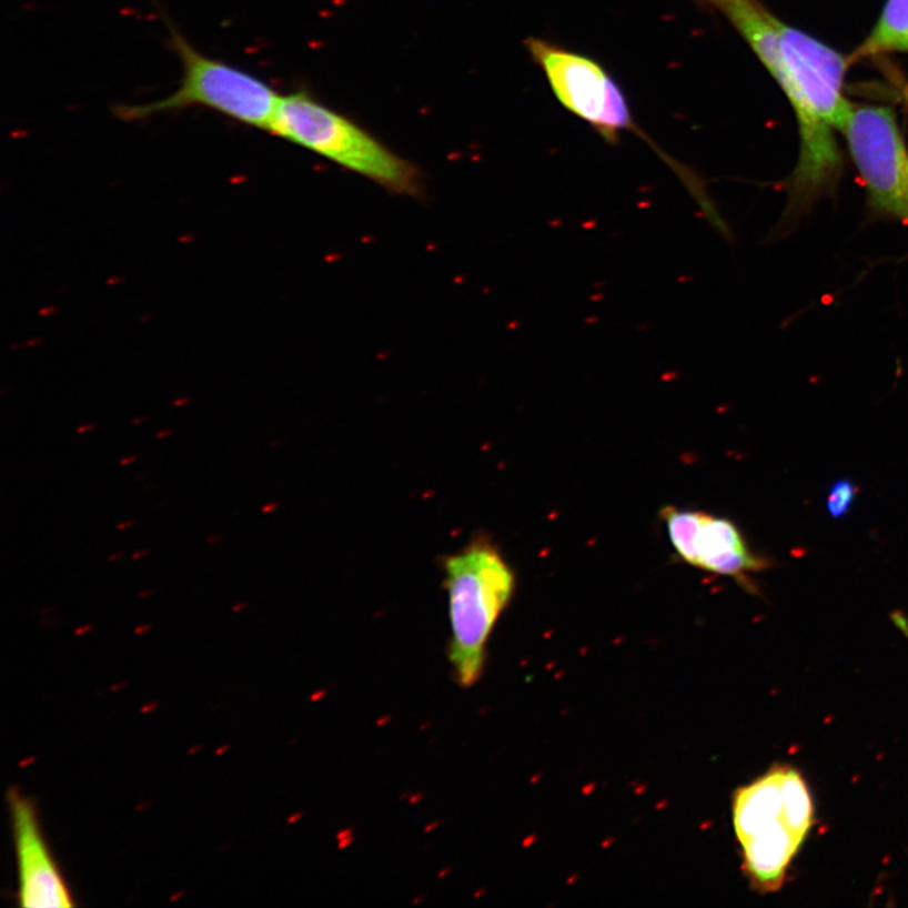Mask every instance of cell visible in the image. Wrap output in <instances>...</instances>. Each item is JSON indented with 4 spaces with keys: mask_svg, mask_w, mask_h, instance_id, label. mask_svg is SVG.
Instances as JSON below:
<instances>
[{
    "mask_svg": "<svg viewBox=\"0 0 908 908\" xmlns=\"http://www.w3.org/2000/svg\"><path fill=\"white\" fill-rule=\"evenodd\" d=\"M813 823L808 784L791 766H775L737 791L736 836L747 876L758 891L775 892L783 887Z\"/></svg>",
    "mask_w": 908,
    "mask_h": 908,
    "instance_id": "6da1fadb",
    "label": "cell"
},
{
    "mask_svg": "<svg viewBox=\"0 0 908 908\" xmlns=\"http://www.w3.org/2000/svg\"><path fill=\"white\" fill-rule=\"evenodd\" d=\"M444 586L454 676L461 687H474L484 672L488 638L514 595L515 574L493 543L477 537L444 561Z\"/></svg>",
    "mask_w": 908,
    "mask_h": 908,
    "instance_id": "7a4b0ae2",
    "label": "cell"
},
{
    "mask_svg": "<svg viewBox=\"0 0 908 908\" xmlns=\"http://www.w3.org/2000/svg\"><path fill=\"white\" fill-rule=\"evenodd\" d=\"M268 132L396 192L418 184L414 167L365 129L304 92L281 95Z\"/></svg>",
    "mask_w": 908,
    "mask_h": 908,
    "instance_id": "3957f363",
    "label": "cell"
},
{
    "mask_svg": "<svg viewBox=\"0 0 908 908\" xmlns=\"http://www.w3.org/2000/svg\"><path fill=\"white\" fill-rule=\"evenodd\" d=\"M164 21L170 30L171 48L182 63L180 87L152 103L117 105L114 114L124 122H138L173 111L203 108L268 131L281 95L253 73L202 53L169 18L164 17Z\"/></svg>",
    "mask_w": 908,
    "mask_h": 908,
    "instance_id": "277c9868",
    "label": "cell"
},
{
    "mask_svg": "<svg viewBox=\"0 0 908 908\" xmlns=\"http://www.w3.org/2000/svg\"><path fill=\"white\" fill-rule=\"evenodd\" d=\"M525 44L563 108L595 129L606 143L616 145L621 134L632 132L653 148L679 181L690 178V167L674 160L638 128L623 89L599 62L537 37Z\"/></svg>",
    "mask_w": 908,
    "mask_h": 908,
    "instance_id": "5b68a950",
    "label": "cell"
},
{
    "mask_svg": "<svg viewBox=\"0 0 908 908\" xmlns=\"http://www.w3.org/2000/svg\"><path fill=\"white\" fill-rule=\"evenodd\" d=\"M837 131L846 138L869 205L908 226V151L895 111L848 101Z\"/></svg>",
    "mask_w": 908,
    "mask_h": 908,
    "instance_id": "8992f818",
    "label": "cell"
},
{
    "mask_svg": "<svg viewBox=\"0 0 908 908\" xmlns=\"http://www.w3.org/2000/svg\"><path fill=\"white\" fill-rule=\"evenodd\" d=\"M670 542L679 557L719 576L748 583V574L771 567L749 549L738 527L726 518L666 507L663 512Z\"/></svg>",
    "mask_w": 908,
    "mask_h": 908,
    "instance_id": "52a82bcc",
    "label": "cell"
},
{
    "mask_svg": "<svg viewBox=\"0 0 908 908\" xmlns=\"http://www.w3.org/2000/svg\"><path fill=\"white\" fill-rule=\"evenodd\" d=\"M23 907H70L72 897L46 841L31 799L12 787L8 794Z\"/></svg>",
    "mask_w": 908,
    "mask_h": 908,
    "instance_id": "ba28073f",
    "label": "cell"
},
{
    "mask_svg": "<svg viewBox=\"0 0 908 908\" xmlns=\"http://www.w3.org/2000/svg\"><path fill=\"white\" fill-rule=\"evenodd\" d=\"M885 52H908V0H887L881 17L849 62Z\"/></svg>",
    "mask_w": 908,
    "mask_h": 908,
    "instance_id": "9c48e42d",
    "label": "cell"
},
{
    "mask_svg": "<svg viewBox=\"0 0 908 908\" xmlns=\"http://www.w3.org/2000/svg\"><path fill=\"white\" fill-rule=\"evenodd\" d=\"M858 497V485L850 478H839L830 486L827 496V510L833 518L849 514Z\"/></svg>",
    "mask_w": 908,
    "mask_h": 908,
    "instance_id": "30bf717a",
    "label": "cell"
},
{
    "mask_svg": "<svg viewBox=\"0 0 908 908\" xmlns=\"http://www.w3.org/2000/svg\"><path fill=\"white\" fill-rule=\"evenodd\" d=\"M133 525H134L133 521L120 523V524L117 525V531H119V532L120 531H125V529H128V527H132Z\"/></svg>",
    "mask_w": 908,
    "mask_h": 908,
    "instance_id": "8fae6325",
    "label": "cell"
},
{
    "mask_svg": "<svg viewBox=\"0 0 908 908\" xmlns=\"http://www.w3.org/2000/svg\"><path fill=\"white\" fill-rule=\"evenodd\" d=\"M148 554H150V551L137 552V553H134V554L132 555V559H133V561H137V559L144 558V557H147V555H148Z\"/></svg>",
    "mask_w": 908,
    "mask_h": 908,
    "instance_id": "7c38bea8",
    "label": "cell"
},
{
    "mask_svg": "<svg viewBox=\"0 0 908 908\" xmlns=\"http://www.w3.org/2000/svg\"><path fill=\"white\" fill-rule=\"evenodd\" d=\"M137 460H138V456L125 457V458H122V460L119 461V465L127 466V465H129V463H133Z\"/></svg>",
    "mask_w": 908,
    "mask_h": 908,
    "instance_id": "4fadbf2b",
    "label": "cell"
},
{
    "mask_svg": "<svg viewBox=\"0 0 908 908\" xmlns=\"http://www.w3.org/2000/svg\"><path fill=\"white\" fill-rule=\"evenodd\" d=\"M172 433H173V431H163V432H160L159 434H155V437L159 438V440H163V438L170 437V435H172Z\"/></svg>",
    "mask_w": 908,
    "mask_h": 908,
    "instance_id": "5bb4252c",
    "label": "cell"
},
{
    "mask_svg": "<svg viewBox=\"0 0 908 908\" xmlns=\"http://www.w3.org/2000/svg\"><path fill=\"white\" fill-rule=\"evenodd\" d=\"M154 593H155L154 589L143 591V592L139 593V598H147V597L153 596Z\"/></svg>",
    "mask_w": 908,
    "mask_h": 908,
    "instance_id": "9a60e30c",
    "label": "cell"
},
{
    "mask_svg": "<svg viewBox=\"0 0 908 908\" xmlns=\"http://www.w3.org/2000/svg\"><path fill=\"white\" fill-rule=\"evenodd\" d=\"M220 539H221V536H219V535H218V536H216V535H209V536L206 537V542H208V544H215V543H218Z\"/></svg>",
    "mask_w": 908,
    "mask_h": 908,
    "instance_id": "2e32d148",
    "label": "cell"
},
{
    "mask_svg": "<svg viewBox=\"0 0 908 908\" xmlns=\"http://www.w3.org/2000/svg\"><path fill=\"white\" fill-rule=\"evenodd\" d=\"M123 555H124V553L111 554L110 557L108 558V561L109 562H114L117 559L123 558Z\"/></svg>",
    "mask_w": 908,
    "mask_h": 908,
    "instance_id": "e0dca14e",
    "label": "cell"
},
{
    "mask_svg": "<svg viewBox=\"0 0 908 908\" xmlns=\"http://www.w3.org/2000/svg\"><path fill=\"white\" fill-rule=\"evenodd\" d=\"M92 428H94V425H87V427L78 428V433H85L87 431L92 430Z\"/></svg>",
    "mask_w": 908,
    "mask_h": 908,
    "instance_id": "ac0fdd59",
    "label": "cell"
},
{
    "mask_svg": "<svg viewBox=\"0 0 908 908\" xmlns=\"http://www.w3.org/2000/svg\"><path fill=\"white\" fill-rule=\"evenodd\" d=\"M907 100H908V92H907Z\"/></svg>",
    "mask_w": 908,
    "mask_h": 908,
    "instance_id": "d6986e66",
    "label": "cell"
}]
</instances>
